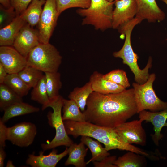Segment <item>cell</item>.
<instances>
[{"label":"cell","mask_w":167,"mask_h":167,"mask_svg":"<svg viewBox=\"0 0 167 167\" xmlns=\"http://www.w3.org/2000/svg\"><path fill=\"white\" fill-rule=\"evenodd\" d=\"M83 112L86 121L114 129L137 113L134 89L104 94L93 92Z\"/></svg>","instance_id":"1"},{"label":"cell","mask_w":167,"mask_h":167,"mask_svg":"<svg viewBox=\"0 0 167 167\" xmlns=\"http://www.w3.org/2000/svg\"><path fill=\"white\" fill-rule=\"evenodd\" d=\"M68 135L76 138L79 136H87L95 139L103 143L109 151L118 149L131 151L142 155L146 152L140 148L125 143L120 137L115 129L99 126L87 121L77 122L64 121Z\"/></svg>","instance_id":"2"},{"label":"cell","mask_w":167,"mask_h":167,"mask_svg":"<svg viewBox=\"0 0 167 167\" xmlns=\"http://www.w3.org/2000/svg\"><path fill=\"white\" fill-rule=\"evenodd\" d=\"M139 23V20L135 18L118 29L120 33L126 35V38L122 47L119 50L113 52V56L116 58H121L123 63L128 66L134 74L136 82L142 84L145 83L149 77V70L152 67V60L151 57L150 56L144 68L141 69L139 68L137 63L139 57L134 52L131 42L132 30Z\"/></svg>","instance_id":"3"},{"label":"cell","mask_w":167,"mask_h":167,"mask_svg":"<svg viewBox=\"0 0 167 167\" xmlns=\"http://www.w3.org/2000/svg\"><path fill=\"white\" fill-rule=\"evenodd\" d=\"M115 1L107 0H91L87 8H79L77 13L84 17L82 24L91 25L102 31L112 28V20Z\"/></svg>","instance_id":"4"},{"label":"cell","mask_w":167,"mask_h":167,"mask_svg":"<svg viewBox=\"0 0 167 167\" xmlns=\"http://www.w3.org/2000/svg\"><path fill=\"white\" fill-rule=\"evenodd\" d=\"M64 98L61 95L49 100L46 108H51L53 112L49 111L47 117L50 126L55 128V135L53 139L49 143H42L41 147L43 151L54 148L62 146L69 147L74 143L68 136L66 130L64 121L62 119V110Z\"/></svg>","instance_id":"5"},{"label":"cell","mask_w":167,"mask_h":167,"mask_svg":"<svg viewBox=\"0 0 167 167\" xmlns=\"http://www.w3.org/2000/svg\"><path fill=\"white\" fill-rule=\"evenodd\" d=\"M28 65L43 72L58 71L62 57L53 45L40 43L35 47L26 58Z\"/></svg>","instance_id":"6"},{"label":"cell","mask_w":167,"mask_h":167,"mask_svg":"<svg viewBox=\"0 0 167 167\" xmlns=\"http://www.w3.org/2000/svg\"><path fill=\"white\" fill-rule=\"evenodd\" d=\"M154 73L150 74L147 81L144 84H132L135 99L137 113L148 109L151 112H157L167 108V102L161 100L156 95L153 85L156 79Z\"/></svg>","instance_id":"7"},{"label":"cell","mask_w":167,"mask_h":167,"mask_svg":"<svg viewBox=\"0 0 167 167\" xmlns=\"http://www.w3.org/2000/svg\"><path fill=\"white\" fill-rule=\"evenodd\" d=\"M55 0H46L37 24L41 43H49L59 16Z\"/></svg>","instance_id":"8"},{"label":"cell","mask_w":167,"mask_h":167,"mask_svg":"<svg viewBox=\"0 0 167 167\" xmlns=\"http://www.w3.org/2000/svg\"><path fill=\"white\" fill-rule=\"evenodd\" d=\"M37 134L33 123L23 122L8 127L7 140L17 146L27 147L32 144Z\"/></svg>","instance_id":"9"},{"label":"cell","mask_w":167,"mask_h":167,"mask_svg":"<svg viewBox=\"0 0 167 167\" xmlns=\"http://www.w3.org/2000/svg\"><path fill=\"white\" fill-rule=\"evenodd\" d=\"M140 119L125 122L115 129L121 139L127 144L142 146L146 143L147 136Z\"/></svg>","instance_id":"10"},{"label":"cell","mask_w":167,"mask_h":167,"mask_svg":"<svg viewBox=\"0 0 167 167\" xmlns=\"http://www.w3.org/2000/svg\"><path fill=\"white\" fill-rule=\"evenodd\" d=\"M40 43L38 30L26 23L18 33L12 46L26 58L30 52Z\"/></svg>","instance_id":"11"},{"label":"cell","mask_w":167,"mask_h":167,"mask_svg":"<svg viewBox=\"0 0 167 167\" xmlns=\"http://www.w3.org/2000/svg\"><path fill=\"white\" fill-rule=\"evenodd\" d=\"M112 15V28L118 29L136 16L137 5L135 0H116Z\"/></svg>","instance_id":"12"},{"label":"cell","mask_w":167,"mask_h":167,"mask_svg":"<svg viewBox=\"0 0 167 167\" xmlns=\"http://www.w3.org/2000/svg\"><path fill=\"white\" fill-rule=\"evenodd\" d=\"M0 63L8 74L18 73L28 65L26 58L9 46H0Z\"/></svg>","instance_id":"13"},{"label":"cell","mask_w":167,"mask_h":167,"mask_svg":"<svg viewBox=\"0 0 167 167\" xmlns=\"http://www.w3.org/2000/svg\"><path fill=\"white\" fill-rule=\"evenodd\" d=\"M139 118L143 122H151L154 126V133L151 135L155 145L158 146L159 141L163 137L161 133L162 128L167 126V108L157 112L143 110L139 113Z\"/></svg>","instance_id":"14"},{"label":"cell","mask_w":167,"mask_h":167,"mask_svg":"<svg viewBox=\"0 0 167 167\" xmlns=\"http://www.w3.org/2000/svg\"><path fill=\"white\" fill-rule=\"evenodd\" d=\"M137 5L136 17L150 23L161 22L165 18L164 13L159 7L156 0H135Z\"/></svg>","instance_id":"15"},{"label":"cell","mask_w":167,"mask_h":167,"mask_svg":"<svg viewBox=\"0 0 167 167\" xmlns=\"http://www.w3.org/2000/svg\"><path fill=\"white\" fill-rule=\"evenodd\" d=\"M44 152H40L38 155L29 154L26 164L32 167H56L58 162L68 154V148L67 147L63 152L59 154L55 148L48 155H44Z\"/></svg>","instance_id":"16"},{"label":"cell","mask_w":167,"mask_h":167,"mask_svg":"<svg viewBox=\"0 0 167 167\" xmlns=\"http://www.w3.org/2000/svg\"><path fill=\"white\" fill-rule=\"evenodd\" d=\"M103 75L95 71L91 75L89 81L94 92L107 94L118 93L126 89L104 78Z\"/></svg>","instance_id":"17"},{"label":"cell","mask_w":167,"mask_h":167,"mask_svg":"<svg viewBox=\"0 0 167 167\" xmlns=\"http://www.w3.org/2000/svg\"><path fill=\"white\" fill-rule=\"evenodd\" d=\"M26 23L18 15L9 24L0 28V46H12L18 33Z\"/></svg>","instance_id":"18"},{"label":"cell","mask_w":167,"mask_h":167,"mask_svg":"<svg viewBox=\"0 0 167 167\" xmlns=\"http://www.w3.org/2000/svg\"><path fill=\"white\" fill-rule=\"evenodd\" d=\"M68 148V157L65 163V166L73 165L76 167H85V161L88 148L82 142L78 144L73 143Z\"/></svg>","instance_id":"19"},{"label":"cell","mask_w":167,"mask_h":167,"mask_svg":"<svg viewBox=\"0 0 167 167\" xmlns=\"http://www.w3.org/2000/svg\"><path fill=\"white\" fill-rule=\"evenodd\" d=\"M39 110V108L23 101L18 102L6 108L3 110V115L0 119L5 123L13 117L37 112Z\"/></svg>","instance_id":"20"},{"label":"cell","mask_w":167,"mask_h":167,"mask_svg":"<svg viewBox=\"0 0 167 167\" xmlns=\"http://www.w3.org/2000/svg\"><path fill=\"white\" fill-rule=\"evenodd\" d=\"M45 2L46 0H33L20 16L32 27L37 25Z\"/></svg>","instance_id":"21"},{"label":"cell","mask_w":167,"mask_h":167,"mask_svg":"<svg viewBox=\"0 0 167 167\" xmlns=\"http://www.w3.org/2000/svg\"><path fill=\"white\" fill-rule=\"evenodd\" d=\"M63 121L70 120L77 122L86 121L85 115L74 101L64 99L62 106Z\"/></svg>","instance_id":"22"},{"label":"cell","mask_w":167,"mask_h":167,"mask_svg":"<svg viewBox=\"0 0 167 167\" xmlns=\"http://www.w3.org/2000/svg\"><path fill=\"white\" fill-rule=\"evenodd\" d=\"M80 141L90 149L92 154L91 158L86 162L87 164L91 162L100 161L110 155L105 148L102 147L100 142L93 140L91 137L82 136Z\"/></svg>","instance_id":"23"},{"label":"cell","mask_w":167,"mask_h":167,"mask_svg":"<svg viewBox=\"0 0 167 167\" xmlns=\"http://www.w3.org/2000/svg\"><path fill=\"white\" fill-rule=\"evenodd\" d=\"M93 92L91 84L89 81L82 87L75 88L70 93L68 97L75 101L81 111L84 112L85 110L87 100Z\"/></svg>","instance_id":"24"},{"label":"cell","mask_w":167,"mask_h":167,"mask_svg":"<svg viewBox=\"0 0 167 167\" xmlns=\"http://www.w3.org/2000/svg\"><path fill=\"white\" fill-rule=\"evenodd\" d=\"M144 156L129 151L117 159L113 164L117 167H139L145 165Z\"/></svg>","instance_id":"25"},{"label":"cell","mask_w":167,"mask_h":167,"mask_svg":"<svg viewBox=\"0 0 167 167\" xmlns=\"http://www.w3.org/2000/svg\"><path fill=\"white\" fill-rule=\"evenodd\" d=\"M3 83L21 97L26 96L31 89L18 73L8 74Z\"/></svg>","instance_id":"26"},{"label":"cell","mask_w":167,"mask_h":167,"mask_svg":"<svg viewBox=\"0 0 167 167\" xmlns=\"http://www.w3.org/2000/svg\"><path fill=\"white\" fill-rule=\"evenodd\" d=\"M44 73L48 97L52 100L60 95L59 91L62 87L61 74L58 71Z\"/></svg>","instance_id":"27"},{"label":"cell","mask_w":167,"mask_h":167,"mask_svg":"<svg viewBox=\"0 0 167 167\" xmlns=\"http://www.w3.org/2000/svg\"><path fill=\"white\" fill-rule=\"evenodd\" d=\"M33 88L31 93V99L42 105V110H44L50 100L47 93L45 74Z\"/></svg>","instance_id":"28"},{"label":"cell","mask_w":167,"mask_h":167,"mask_svg":"<svg viewBox=\"0 0 167 167\" xmlns=\"http://www.w3.org/2000/svg\"><path fill=\"white\" fill-rule=\"evenodd\" d=\"M19 96L6 85L0 84V109L1 111L16 103L22 101Z\"/></svg>","instance_id":"29"},{"label":"cell","mask_w":167,"mask_h":167,"mask_svg":"<svg viewBox=\"0 0 167 167\" xmlns=\"http://www.w3.org/2000/svg\"><path fill=\"white\" fill-rule=\"evenodd\" d=\"M43 72L27 65L18 73L24 82L31 88L34 87L42 78Z\"/></svg>","instance_id":"30"},{"label":"cell","mask_w":167,"mask_h":167,"mask_svg":"<svg viewBox=\"0 0 167 167\" xmlns=\"http://www.w3.org/2000/svg\"><path fill=\"white\" fill-rule=\"evenodd\" d=\"M59 15L65 10L72 8L85 9L90 6L91 0H55Z\"/></svg>","instance_id":"31"},{"label":"cell","mask_w":167,"mask_h":167,"mask_svg":"<svg viewBox=\"0 0 167 167\" xmlns=\"http://www.w3.org/2000/svg\"><path fill=\"white\" fill-rule=\"evenodd\" d=\"M103 76L106 79L122 86L125 88L130 86L126 73L123 70L118 69L113 70L103 75Z\"/></svg>","instance_id":"32"},{"label":"cell","mask_w":167,"mask_h":167,"mask_svg":"<svg viewBox=\"0 0 167 167\" xmlns=\"http://www.w3.org/2000/svg\"><path fill=\"white\" fill-rule=\"evenodd\" d=\"M17 16L12 6L9 8L0 6V28H2L11 23Z\"/></svg>","instance_id":"33"},{"label":"cell","mask_w":167,"mask_h":167,"mask_svg":"<svg viewBox=\"0 0 167 167\" xmlns=\"http://www.w3.org/2000/svg\"><path fill=\"white\" fill-rule=\"evenodd\" d=\"M17 15H20L33 0H10Z\"/></svg>","instance_id":"34"},{"label":"cell","mask_w":167,"mask_h":167,"mask_svg":"<svg viewBox=\"0 0 167 167\" xmlns=\"http://www.w3.org/2000/svg\"><path fill=\"white\" fill-rule=\"evenodd\" d=\"M117 159L115 156H108L99 161L93 162L95 167H117L113 163Z\"/></svg>","instance_id":"35"},{"label":"cell","mask_w":167,"mask_h":167,"mask_svg":"<svg viewBox=\"0 0 167 167\" xmlns=\"http://www.w3.org/2000/svg\"><path fill=\"white\" fill-rule=\"evenodd\" d=\"M8 135V127L0 119V147L4 148L5 146V142L7 140Z\"/></svg>","instance_id":"36"},{"label":"cell","mask_w":167,"mask_h":167,"mask_svg":"<svg viewBox=\"0 0 167 167\" xmlns=\"http://www.w3.org/2000/svg\"><path fill=\"white\" fill-rule=\"evenodd\" d=\"M8 74L3 65L0 63V84L3 83Z\"/></svg>","instance_id":"37"},{"label":"cell","mask_w":167,"mask_h":167,"mask_svg":"<svg viewBox=\"0 0 167 167\" xmlns=\"http://www.w3.org/2000/svg\"><path fill=\"white\" fill-rule=\"evenodd\" d=\"M4 148L0 147V167L4 166V162L6 156V153L4 150Z\"/></svg>","instance_id":"38"},{"label":"cell","mask_w":167,"mask_h":167,"mask_svg":"<svg viewBox=\"0 0 167 167\" xmlns=\"http://www.w3.org/2000/svg\"><path fill=\"white\" fill-rule=\"evenodd\" d=\"M0 5L6 8H11L12 6L10 0H0Z\"/></svg>","instance_id":"39"},{"label":"cell","mask_w":167,"mask_h":167,"mask_svg":"<svg viewBox=\"0 0 167 167\" xmlns=\"http://www.w3.org/2000/svg\"><path fill=\"white\" fill-rule=\"evenodd\" d=\"M6 167H15V165L13 164L12 161L10 160H9L6 164Z\"/></svg>","instance_id":"40"},{"label":"cell","mask_w":167,"mask_h":167,"mask_svg":"<svg viewBox=\"0 0 167 167\" xmlns=\"http://www.w3.org/2000/svg\"><path fill=\"white\" fill-rule=\"evenodd\" d=\"M162 1L167 5V0H162ZM166 40L167 41V38L166 39Z\"/></svg>","instance_id":"41"},{"label":"cell","mask_w":167,"mask_h":167,"mask_svg":"<svg viewBox=\"0 0 167 167\" xmlns=\"http://www.w3.org/2000/svg\"><path fill=\"white\" fill-rule=\"evenodd\" d=\"M107 0L110 2H114L116 1V0Z\"/></svg>","instance_id":"42"}]
</instances>
